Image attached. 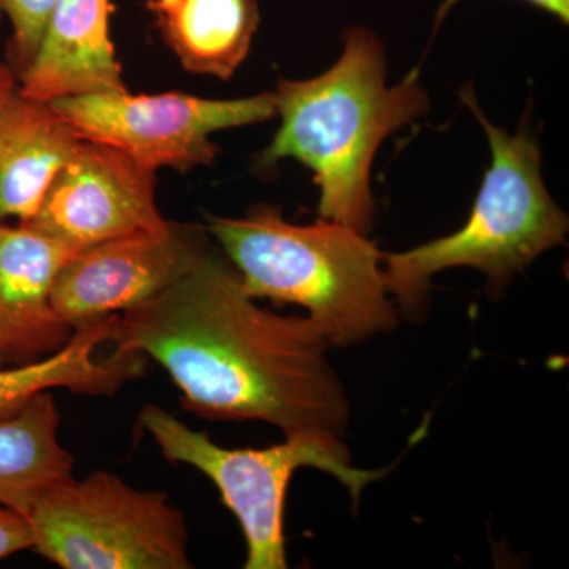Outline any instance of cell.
<instances>
[{"label": "cell", "mask_w": 569, "mask_h": 569, "mask_svg": "<svg viewBox=\"0 0 569 569\" xmlns=\"http://www.w3.org/2000/svg\"><path fill=\"white\" fill-rule=\"evenodd\" d=\"M111 343L153 359L201 418L261 421L284 438L343 441L350 403L309 317L279 316L209 249L162 293L116 316Z\"/></svg>", "instance_id": "obj_1"}, {"label": "cell", "mask_w": 569, "mask_h": 569, "mask_svg": "<svg viewBox=\"0 0 569 569\" xmlns=\"http://www.w3.org/2000/svg\"><path fill=\"white\" fill-rule=\"evenodd\" d=\"M274 97L282 122L261 152L260 167L298 160L320 189V219L369 233L376 217L370 171L378 148L429 110L418 70L388 88L383 43L370 29L351 28L331 69L312 80H280Z\"/></svg>", "instance_id": "obj_2"}, {"label": "cell", "mask_w": 569, "mask_h": 569, "mask_svg": "<svg viewBox=\"0 0 569 569\" xmlns=\"http://www.w3.org/2000/svg\"><path fill=\"white\" fill-rule=\"evenodd\" d=\"M206 230L247 293L302 307L329 346H356L396 328L383 253L353 228L326 219L295 224L260 204L239 219L208 216Z\"/></svg>", "instance_id": "obj_3"}, {"label": "cell", "mask_w": 569, "mask_h": 569, "mask_svg": "<svg viewBox=\"0 0 569 569\" xmlns=\"http://www.w3.org/2000/svg\"><path fill=\"white\" fill-rule=\"evenodd\" d=\"M488 134L492 162L467 222L456 233L400 253H383L389 295L407 312L425 307L432 277L475 268L505 287L538 257L563 244L568 217L550 197L538 142L526 130L511 134L488 121L471 92L460 93Z\"/></svg>", "instance_id": "obj_4"}, {"label": "cell", "mask_w": 569, "mask_h": 569, "mask_svg": "<svg viewBox=\"0 0 569 569\" xmlns=\"http://www.w3.org/2000/svg\"><path fill=\"white\" fill-rule=\"evenodd\" d=\"M140 425L164 459L197 468L211 479L244 533L246 569L288 567L284 503L288 486L299 468H318L331 475L348 489L355 503L367 485L387 473L351 466L343 441L293 437L261 449L224 448L213 443L208 433L183 425L151 403L141 408Z\"/></svg>", "instance_id": "obj_5"}, {"label": "cell", "mask_w": 569, "mask_h": 569, "mask_svg": "<svg viewBox=\"0 0 569 569\" xmlns=\"http://www.w3.org/2000/svg\"><path fill=\"white\" fill-rule=\"evenodd\" d=\"M32 550L63 569H187L189 531L167 493L111 471L51 486L24 516Z\"/></svg>", "instance_id": "obj_6"}, {"label": "cell", "mask_w": 569, "mask_h": 569, "mask_svg": "<svg viewBox=\"0 0 569 569\" xmlns=\"http://www.w3.org/2000/svg\"><path fill=\"white\" fill-rule=\"evenodd\" d=\"M50 103L81 140L111 146L156 171L208 167L219 153L211 134L277 116L274 92L211 100L182 92L132 96L118 91Z\"/></svg>", "instance_id": "obj_7"}, {"label": "cell", "mask_w": 569, "mask_h": 569, "mask_svg": "<svg viewBox=\"0 0 569 569\" xmlns=\"http://www.w3.org/2000/svg\"><path fill=\"white\" fill-rule=\"evenodd\" d=\"M156 186L152 168L111 146L81 140L39 211L22 224L77 250L160 231L170 222L157 206Z\"/></svg>", "instance_id": "obj_8"}, {"label": "cell", "mask_w": 569, "mask_h": 569, "mask_svg": "<svg viewBox=\"0 0 569 569\" xmlns=\"http://www.w3.org/2000/svg\"><path fill=\"white\" fill-rule=\"evenodd\" d=\"M209 249L206 228L174 222L88 247L59 272L52 307L70 328L119 316L178 282Z\"/></svg>", "instance_id": "obj_9"}, {"label": "cell", "mask_w": 569, "mask_h": 569, "mask_svg": "<svg viewBox=\"0 0 569 569\" xmlns=\"http://www.w3.org/2000/svg\"><path fill=\"white\" fill-rule=\"evenodd\" d=\"M80 252L28 224L0 222V347L9 362L39 361L69 342L73 328L52 307V287Z\"/></svg>", "instance_id": "obj_10"}, {"label": "cell", "mask_w": 569, "mask_h": 569, "mask_svg": "<svg viewBox=\"0 0 569 569\" xmlns=\"http://www.w3.org/2000/svg\"><path fill=\"white\" fill-rule=\"evenodd\" d=\"M111 0H56L20 92L41 102L127 91L110 37Z\"/></svg>", "instance_id": "obj_11"}, {"label": "cell", "mask_w": 569, "mask_h": 569, "mask_svg": "<svg viewBox=\"0 0 569 569\" xmlns=\"http://www.w3.org/2000/svg\"><path fill=\"white\" fill-rule=\"evenodd\" d=\"M81 138L50 102L22 96L0 104V222L26 223Z\"/></svg>", "instance_id": "obj_12"}, {"label": "cell", "mask_w": 569, "mask_h": 569, "mask_svg": "<svg viewBox=\"0 0 569 569\" xmlns=\"http://www.w3.org/2000/svg\"><path fill=\"white\" fill-rule=\"evenodd\" d=\"M116 316L74 326L69 342L39 361L0 367V415L11 413L39 392L63 388L78 395L110 396L141 376L146 358L112 350L97 355L110 342Z\"/></svg>", "instance_id": "obj_13"}, {"label": "cell", "mask_w": 569, "mask_h": 569, "mask_svg": "<svg viewBox=\"0 0 569 569\" xmlns=\"http://www.w3.org/2000/svg\"><path fill=\"white\" fill-rule=\"evenodd\" d=\"M153 26L190 73L230 80L260 26L257 0H148Z\"/></svg>", "instance_id": "obj_14"}, {"label": "cell", "mask_w": 569, "mask_h": 569, "mask_svg": "<svg viewBox=\"0 0 569 569\" xmlns=\"http://www.w3.org/2000/svg\"><path fill=\"white\" fill-rule=\"evenodd\" d=\"M59 427L61 413L51 391L0 415V507L26 516L41 493L73 475Z\"/></svg>", "instance_id": "obj_15"}, {"label": "cell", "mask_w": 569, "mask_h": 569, "mask_svg": "<svg viewBox=\"0 0 569 569\" xmlns=\"http://www.w3.org/2000/svg\"><path fill=\"white\" fill-rule=\"evenodd\" d=\"M54 3L56 0H0V17H7L11 26L9 66L18 80L39 51Z\"/></svg>", "instance_id": "obj_16"}, {"label": "cell", "mask_w": 569, "mask_h": 569, "mask_svg": "<svg viewBox=\"0 0 569 569\" xmlns=\"http://www.w3.org/2000/svg\"><path fill=\"white\" fill-rule=\"evenodd\" d=\"M32 549L28 520L20 512L0 507V560Z\"/></svg>", "instance_id": "obj_17"}, {"label": "cell", "mask_w": 569, "mask_h": 569, "mask_svg": "<svg viewBox=\"0 0 569 569\" xmlns=\"http://www.w3.org/2000/svg\"><path fill=\"white\" fill-rule=\"evenodd\" d=\"M460 0H443L441 6L438 7L436 14V28L441 24V21L447 18L449 10L456 6ZM530 6L537 7L539 10L548 11L552 17L559 18L561 22L568 24L569 21V0H523Z\"/></svg>", "instance_id": "obj_18"}, {"label": "cell", "mask_w": 569, "mask_h": 569, "mask_svg": "<svg viewBox=\"0 0 569 569\" xmlns=\"http://www.w3.org/2000/svg\"><path fill=\"white\" fill-rule=\"evenodd\" d=\"M20 89V80L9 63L0 62V104Z\"/></svg>", "instance_id": "obj_19"}, {"label": "cell", "mask_w": 569, "mask_h": 569, "mask_svg": "<svg viewBox=\"0 0 569 569\" xmlns=\"http://www.w3.org/2000/svg\"><path fill=\"white\" fill-rule=\"evenodd\" d=\"M9 365V359H7L6 351L0 347V367Z\"/></svg>", "instance_id": "obj_20"}]
</instances>
